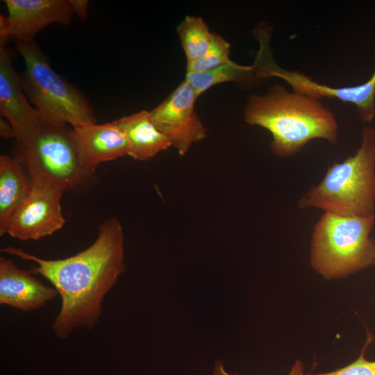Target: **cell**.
<instances>
[{"instance_id": "1", "label": "cell", "mask_w": 375, "mask_h": 375, "mask_svg": "<svg viewBox=\"0 0 375 375\" xmlns=\"http://www.w3.org/2000/svg\"><path fill=\"white\" fill-rule=\"evenodd\" d=\"M124 242L121 223L111 217L99 225L90 247L68 258L46 260L14 247L1 251L34 262L29 271L53 285L62 304L53 331L59 338L66 339L76 328L92 329L99 321L105 296L125 269Z\"/></svg>"}, {"instance_id": "2", "label": "cell", "mask_w": 375, "mask_h": 375, "mask_svg": "<svg viewBox=\"0 0 375 375\" xmlns=\"http://www.w3.org/2000/svg\"><path fill=\"white\" fill-rule=\"evenodd\" d=\"M244 121L267 130L272 138L271 150L281 158L294 156L315 139L338 141V121L319 99L279 83L248 97Z\"/></svg>"}, {"instance_id": "3", "label": "cell", "mask_w": 375, "mask_h": 375, "mask_svg": "<svg viewBox=\"0 0 375 375\" xmlns=\"http://www.w3.org/2000/svg\"><path fill=\"white\" fill-rule=\"evenodd\" d=\"M299 209L316 208L342 216L375 215V128L362 129L355 153L330 165L322 181L303 194Z\"/></svg>"}, {"instance_id": "4", "label": "cell", "mask_w": 375, "mask_h": 375, "mask_svg": "<svg viewBox=\"0 0 375 375\" xmlns=\"http://www.w3.org/2000/svg\"><path fill=\"white\" fill-rule=\"evenodd\" d=\"M13 156L32 183L81 191L94 183L96 171L83 160L67 124L42 119L22 139L15 140Z\"/></svg>"}, {"instance_id": "5", "label": "cell", "mask_w": 375, "mask_h": 375, "mask_svg": "<svg viewBox=\"0 0 375 375\" xmlns=\"http://www.w3.org/2000/svg\"><path fill=\"white\" fill-rule=\"evenodd\" d=\"M371 217L324 212L313 226L310 262L326 279H340L375 265V239Z\"/></svg>"}, {"instance_id": "6", "label": "cell", "mask_w": 375, "mask_h": 375, "mask_svg": "<svg viewBox=\"0 0 375 375\" xmlns=\"http://www.w3.org/2000/svg\"><path fill=\"white\" fill-rule=\"evenodd\" d=\"M15 43L25 64L22 88L42 119L73 128L97 124L90 102L51 67L34 40Z\"/></svg>"}, {"instance_id": "7", "label": "cell", "mask_w": 375, "mask_h": 375, "mask_svg": "<svg viewBox=\"0 0 375 375\" xmlns=\"http://www.w3.org/2000/svg\"><path fill=\"white\" fill-rule=\"evenodd\" d=\"M259 51L254 62L256 78L278 77L286 81L292 90L315 97L336 99L355 106L360 119L371 124L375 117V59L374 71L369 79L358 85L331 87L312 80L303 74L286 70L274 61L269 47L270 36L258 37Z\"/></svg>"}, {"instance_id": "8", "label": "cell", "mask_w": 375, "mask_h": 375, "mask_svg": "<svg viewBox=\"0 0 375 375\" xmlns=\"http://www.w3.org/2000/svg\"><path fill=\"white\" fill-rule=\"evenodd\" d=\"M197 99L194 90L184 80L149 111L153 124L181 156L207 136V129L195 111Z\"/></svg>"}, {"instance_id": "9", "label": "cell", "mask_w": 375, "mask_h": 375, "mask_svg": "<svg viewBox=\"0 0 375 375\" xmlns=\"http://www.w3.org/2000/svg\"><path fill=\"white\" fill-rule=\"evenodd\" d=\"M8 16L0 15V44L33 41L53 23L69 25L74 14L70 0H4Z\"/></svg>"}, {"instance_id": "10", "label": "cell", "mask_w": 375, "mask_h": 375, "mask_svg": "<svg viewBox=\"0 0 375 375\" xmlns=\"http://www.w3.org/2000/svg\"><path fill=\"white\" fill-rule=\"evenodd\" d=\"M64 191L55 186L32 183L29 195L14 217L7 234L20 240H38L61 229Z\"/></svg>"}, {"instance_id": "11", "label": "cell", "mask_w": 375, "mask_h": 375, "mask_svg": "<svg viewBox=\"0 0 375 375\" xmlns=\"http://www.w3.org/2000/svg\"><path fill=\"white\" fill-rule=\"evenodd\" d=\"M0 112L12 126L15 140L24 138L42 119L29 104L4 44H0Z\"/></svg>"}, {"instance_id": "12", "label": "cell", "mask_w": 375, "mask_h": 375, "mask_svg": "<svg viewBox=\"0 0 375 375\" xmlns=\"http://www.w3.org/2000/svg\"><path fill=\"white\" fill-rule=\"evenodd\" d=\"M58 292L44 285L30 271L18 267L11 258L0 257V303L32 312L54 299Z\"/></svg>"}, {"instance_id": "13", "label": "cell", "mask_w": 375, "mask_h": 375, "mask_svg": "<svg viewBox=\"0 0 375 375\" xmlns=\"http://www.w3.org/2000/svg\"><path fill=\"white\" fill-rule=\"evenodd\" d=\"M72 132L81 157L94 171L101 162L128 156V142L116 120L72 127Z\"/></svg>"}, {"instance_id": "14", "label": "cell", "mask_w": 375, "mask_h": 375, "mask_svg": "<svg viewBox=\"0 0 375 375\" xmlns=\"http://www.w3.org/2000/svg\"><path fill=\"white\" fill-rule=\"evenodd\" d=\"M32 182L13 156H0V235L7 234L16 213L29 195Z\"/></svg>"}, {"instance_id": "15", "label": "cell", "mask_w": 375, "mask_h": 375, "mask_svg": "<svg viewBox=\"0 0 375 375\" xmlns=\"http://www.w3.org/2000/svg\"><path fill=\"white\" fill-rule=\"evenodd\" d=\"M116 122L126 138L128 156L134 160H149L172 147L167 138L153 124L149 111L141 110Z\"/></svg>"}, {"instance_id": "16", "label": "cell", "mask_w": 375, "mask_h": 375, "mask_svg": "<svg viewBox=\"0 0 375 375\" xmlns=\"http://www.w3.org/2000/svg\"><path fill=\"white\" fill-rule=\"evenodd\" d=\"M256 77L254 65L244 66L232 60L217 68L203 72H186L185 80L191 85L197 98L216 85L240 81Z\"/></svg>"}, {"instance_id": "17", "label": "cell", "mask_w": 375, "mask_h": 375, "mask_svg": "<svg viewBox=\"0 0 375 375\" xmlns=\"http://www.w3.org/2000/svg\"><path fill=\"white\" fill-rule=\"evenodd\" d=\"M212 33L200 17L187 15L177 27V34L184 51L186 61L201 57L208 49Z\"/></svg>"}, {"instance_id": "18", "label": "cell", "mask_w": 375, "mask_h": 375, "mask_svg": "<svg viewBox=\"0 0 375 375\" xmlns=\"http://www.w3.org/2000/svg\"><path fill=\"white\" fill-rule=\"evenodd\" d=\"M230 49L231 44L213 32L210 44L205 53L195 60L188 62L186 72H206L229 62Z\"/></svg>"}, {"instance_id": "19", "label": "cell", "mask_w": 375, "mask_h": 375, "mask_svg": "<svg viewBox=\"0 0 375 375\" xmlns=\"http://www.w3.org/2000/svg\"><path fill=\"white\" fill-rule=\"evenodd\" d=\"M375 337L368 332L366 342L359 356L350 364L333 371L321 373H308L305 375H375V360H367L365 353Z\"/></svg>"}, {"instance_id": "20", "label": "cell", "mask_w": 375, "mask_h": 375, "mask_svg": "<svg viewBox=\"0 0 375 375\" xmlns=\"http://www.w3.org/2000/svg\"><path fill=\"white\" fill-rule=\"evenodd\" d=\"M213 375H236L228 373L224 367L222 362H217ZM289 375H305L303 373V363L301 360H296L292 365Z\"/></svg>"}, {"instance_id": "21", "label": "cell", "mask_w": 375, "mask_h": 375, "mask_svg": "<svg viewBox=\"0 0 375 375\" xmlns=\"http://www.w3.org/2000/svg\"><path fill=\"white\" fill-rule=\"evenodd\" d=\"M73 7L74 14L80 19H85L87 18L88 1L87 0H70Z\"/></svg>"}, {"instance_id": "22", "label": "cell", "mask_w": 375, "mask_h": 375, "mask_svg": "<svg viewBox=\"0 0 375 375\" xmlns=\"http://www.w3.org/2000/svg\"><path fill=\"white\" fill-rule=\"evenodd\" d=\"M0 135L1 137L3 138H15L12 126L9 122L3 117H1L0 119Z\"/></svg>"}]
</instances>
